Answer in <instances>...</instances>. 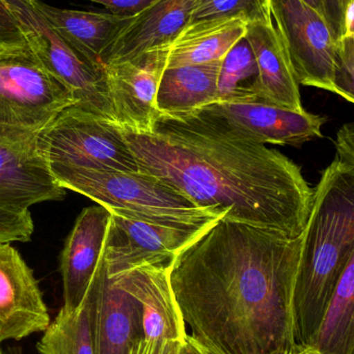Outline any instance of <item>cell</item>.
I'll list each match as a JSON object with an SVG mask.
<instances>
[{
    "label": "cell",
    "instance_id": "obj_22",
    "mask_svg": "<svg viewBox=\"0 0 354 354\" xmlns=\"http://www.w3.org/2000/svg\"><path fill=\"white\" fill-rule=\"evenodd\" d=\"M97 295L93 280L80 307H62L37 343L39 354H96Z\"/></svg>",
    "mask_w": 354,
    "mask_h": 354
},
{
    "label": "cell",
    "instance_id": "obj_19",
    "mask_svg": "<svg viewBox=\"0 0 354 354\" xmlns=\"http://www.w3.org/2000/svg\"><path fill=\"white\" fill-rule=\"evenodd\" d=\"M222 62L166 68L156 95L158 113H189L216 103Z\"/></svg>",
    "mask_w": 354,
    "mask_h": 354
},
{
    "label": "cell",
    "instance_id": "obj_30",
    "mask_svg": "<svg viewBox=\"0 0 354 354\" xmlns=\"http://www.w3.org/2000/svg\"><path fill=\"white\" fill-rule=\"evenodd\" d=\"M105 6L112 14L120 17H132L145 10L157 0H87Z\"/></svg>",
    "mask_w": 354,
    "mask_h": 354
},
{
    "label": "cell",
    "instance_id": "obj_3",
    "mask_svg": "<svg viewBox=\"0 0 354 354\" xmlns=\"http://www.w3.org/2000/svg\"><path fill=\"white\" fill-rule=\"evenodd\" d=\"M354 257V166L335 159L314 189L292 297L293 341L308 351Z\"/></svg>",
    "mask_w": 354,
    "mask_h": 354
},
{
    "label": "cell",
    "instance_id": "obj_8",
    "mask_svg": "<svg viewBox=\"0 0 354 354\" xmlns=\"http://www.w3.org/2000/svg\"><path fill=\"white\" fill-rule=\"evenodd\" d=\"M269 8L299 84L336 93V41L322 15L303 0H269Z\"/></svg>",
    "mask_w": 354,
    "mask_h": 354
},
{
    "label": "cell",
    "instance_id": "obj_31",
    "mask_svg": "<svg viewBox=\"0 0 354 354\" xmlns=\"http://www.w3.org/2000/svg\"><path fill=\"white\" fill-rule=\"evenodd\" d=\"M181 344L179 341L143 338L130 354H180Z\"/></svg>",
    "mask_w": 354,
    "mask_h": 354
},
{
    "label": "cell",
    "instance_id": "obj_4",
    "mask_svg": "<svg viewBox=\"0 0 354 354\" xmlns=\"http://www.w3.org/2000/svg\"><path fill=\"white\" fill-rule=\"evenodd\" d=\"M50 167L64 189L87 196L110 212L181 226L208 227L224 218L143 172L96 171L54 164Z\"/></svg>",
    "mask_w": 354,
    "mask_h": 354
},
{
    "label": "cell",
    "instance_id": "obj_1",
    "mask_svg": "<svg viewBox=\"0 0 354 354\" xmlns=\"http://www.w3.org/2000/svg\"><path fill=\"white\" fill-rule=\"evenodd\" d=\"M303 239L226 218L204 230L168 268L189 335L210 354L299 353L292 297Z\"/></svg>",
    "mask_w": 354,
    "mask_h": 354
},
{
    "label": "cell",
    "instance_id": "obj_33",
    "mask_svg": "<svg viewBox=\"0 0 354 354\" xmlns=\"http://www.w3.org/2000/svg\"><path fill=\"white\" fill-rule=\"evenodd\" d=\"M180 354H210L200 345L191 335L187 333L186 337L181 344Z\"/></svg>",
    "mask_w": 354,
    "mask_h": 354
},
{
    "label": "cell",
    "instance_id": "obj_6",
    "mask_svg": "<svg viewBox=\"0 0 354 354\" xmlns=\"http://www.w3.org/2000/svg\"><path fill=\"white\" fill-rule=\"evenodd\" d=\"M29 47L74 97L75 107L114 120L103 66L67 41L37 8V0H4Z\"/></svg>",
    "mask_w": 354,
    "mask_h": 354
},
{
    "label": "cell",
    "instance_id": "obj_25",
    "mask_svg": "<svg viewBox=\"0 0 354 354\" xmlns=\"http://www.w3.org/2000/svg\"><path fill=\"white\" fill-rule=\"evenodd\" d=\"M228 18L272 22L269 0H195L188 25Z\"/></svg>",
    "mask_w": 354,
    "mask_h": 354
},
{
    "label": "cell",
    "instance_id": "obj_28",
    "mask_svg": "<svg viewBox=\"0 0 354 354\" xmlns=\"http://www.w3.org/2000/svg\"><path fill=\"white\" fill-rule=\"evenodd\" d=\"M27 45L17 17L4 0H0V53Z\"/></svg>",
    "mask_w": 354,
    "mask_h": 354
},
{
    "label": "cell",
    "instance_id": "obj_21",
    "mask_svg": "<svg viewBox=\"0 0 354 354\" xmlns=\"http://www.w3.org/2000/svg\"><path fill=\"white\" fill-rule=\"evenodd\" d=\"M37 4L48 22L67 41L98 64H101L100 57L104 50L129 18L112 12L55 8L41 0H37Z\"/></svg>",
    "mask_w": 354,
    "mask_h": 354
},
{
    "label": "cell",
    "instance_id": "obj_9",
    "mask_svg": "<svg viewBox=\"0 0 354 354\" xmlns=\"http://www.w3.org/2000/svg\"><path fill=\"white\" fill-rule=\"evenodd\" d=\"M110 214L103 253L109 278L139 266L170 264L209 227L181 226Z\"/></svg>",
    "mask_w": 354,
    "mask_h": 354
},
{
    "label": "cell",
    "instance_id": "obj_26",
    "mask_svg": "<svg viewBox=\"0 0 354 354\" xmlns=\"http://www.w3.org/2000/svg\"><path fill=\"white\" fill-rule=\"evenodd\" d=\"M335 88L349 103L354 102V37H342L335 50Z\"/></svg>",
    "mask_w": 354,
    "mask_h": 354
},
{
    "label": "cell",
    "instance_id": "obj_34",
    "mask_svg": "<svg viewBox=\"0 0 354 354\" xmlns=\"http://www.w3.org/2000/svg\"><path fill=\"white\" fill-rule=\"evenodd\" d=\"M303 1L321 15V0H303Z\"/></svg>",
    "mask_w": 354,
    "mask_h": 354
},
{
    "label": "cell",
    "instance_id": "obj_7",
    "mask_svg": "<svg viewBox=\"0 0 354 354\" xmlns=\"http://www.w3.org/2000/svg\"><path fill=\"white\" fill-rule=\"evenodd\" d=\"M74 97L28 44L0 53V124L41 132Z\"/></svg>",
    "mask_w": 354,
    "mask_h": 354
},
{
    "label": "cell",
    "instance_id": "obj_18",
    "mask_svg": "<svg viewBox=\"0 0 354 354\" xmlns=\"http://www.w3.org/2000/svg\"><path fill=\"white\" fill-rule=\"evenodd\" d=\"M94 281L97 295L96 354H130L145 338L141 305L112 283L104 258Z\"/></svg>",
    "mask_w": 354,
    "mask_h": 354
},
{
    "label": "cell",
    "instance_id": "obj_12",
    "mask_svg": "<svg viewBox=\"0 0 354 354\" xmlns=\"http://www.w3.org/2000/svg\"><path fill=\"white\" fill-rule=\"evenodd\" d=\"M10 243H0V345L44 332L51 322L33 270Z\"/></svg>",
    "mask_w": 354,
    "mask_h": 354
},
{
    "label": "cell",
    "instance_id": "obj_13",
    "mask_svg": "<svg viewBox=\"0 0 354 354\" xmlns=\"http://www.w3.org/2000/svg\"><path fill=\"white\" fill-rule=\"evenodd\" d=\"M206 107L263 145H301L322 137L324 118L306 110L292 111L261 100L218 102Z\"/></svg>",
    "mask_w": 354,
    "mask_h": 354
},
{
    "label": "cell",
    "instance_id": "obj_29",
    "mask_svg": "<svg viewBox=\"0 0 354 354\" xmlns=\"http://www.w3.org/2000/svg\"><path fill=\"white\" fill-rule=\"evenodd\" d=\"M351 0H321V15L335 41L344 35V14Z\"/></svg>",
    "mask_w": 354,
    "mask_h": 354
},
{
    "label": "cell",
    "instance_id": "obj_14",
    "mask_svg": "<svg viewBox=\"0 0 354 354\" xmlns=\"http://www.w3.org/2000/svg\"><path fill=\"white\" fill-rule=\"evenodd\" d=\"M195 1L157 0L129 17L102 53V66L170 46L188 25Z\"/></svg>",
    "mask_w": 354,
    "mask_h": 354
},
{
    "label": "cell",
    "instance_id": "obj_27",
    "mask_svg": "<svg viewBox=\"0 0 354 354\" xmlns=\"http://www.w3.org/2000/svg\"><path fill=\"white\" fill-rule=\"evenodd\" d=\"M33 227L28 210L10 212L0 208V243L29 241Z\"/></svg>",
    "mask_w": 354,
    "mask_h": 354
},
{
    "label": "cell",
    "instance_id": "obj_2",
    "mask_svg": "<svg viewBox=\"0 0 354 354\" xmlns=\"http://www.w3.org/2000/svg\"><path fill=\"white\" fill-rule=\"evenodd\" d=\"M121 129L139 172L161 179L200 207L289 237L303 234L314 189L301 167L207 107L158 113L151 132Z\"/></svg>",
    "mask_w": 354,
    "mask_h": 354
},
{
    "label": "cell",
    "instance_id": "obj_36",
    "mask_svg": "<svg viewBox=\"0 0 354 354\" xmlns=\"http://www.w3.org/2000/svg\"><path fill=\"white\" fill-rule=\"evenodd\" d=\"M0 354H6V351L2 349L1 345H0Z\"/></svg>",
    "mask_w": 354,
    "mask_h": 354
},
{
    "label": "cell",
    "instance_id": "obj_35",
    "mask_svg": "<svg viewBox=\"0 0 354 354\" xmlns=\"http://www.w3.org/2000/svg\"><path fill=\"white\" fill-rule=\"evenodd\" d=\"M6 354H22V351L18 347H12V348L8 349Z\"/></svg>",
    "mask_w": 354,
    "mask_h": 354
},
{
    "label": "cell",
    "instance_id": "obj_23",
    "mask_svg": "<svg viewBox=\"0 0 354 354\" xmlns=\"http://www.w3.org/2000/svg\"><path fill=\"white\" fill-rule=\"evenodd\" d=\"M310 351L313 354L354 353V257L341 274Z\"/></svg>",
    "mask_w": 354,
    "mask_h": 354
},
{
    "label": "cell",
    "instance_id": "obj_11",
    "mask_svg": "<svg viewBox=\"0 0 354 354\" xmlns=\"http://www.w3.org/2000/svg\"><path fill=\"white\" fill-rule=\"evenodd\" d=\"M170 46L103 66L112 116L121 128L136 133L153 129L158 115L156 95Z\"/></svg>",
    "mask_w": 354,
    "mask_h": 354
},
{
    "label": "cell",
    "instance_id": "obj_10",
    "mask_svg": "<svg viewBox=\"0 0 354 354\" xmlns=\"http://www.w3.org/2000/svg\"><path fill=\"white\" fill-rule=\"evenodd\" d=\"M39 132L0 124V208L25 212L29 206L64 198L47 158L37 141Z\"/></svg>",
    "mask_w": 354,
    "mask_h": 354
},
{
    "label": "cell",
    "instance_id": "obj_15",
    "mask_svg": "<svg viewBox=\"0 0 354 354\" xmlns=\"http://www.w3.org/2000/svg\"><path fill=\"white\" fill-rule=\"evenodd\" d=\"M110 212L102 205L85 208L67 239L60 258L64 306L77 309L85 301L103 259Z\"/></svg>",
    "mask_w": 354,
    "mask_h": 354
},
{
    "label": "cell",
    "instance_id": "obj_20",
    "mask_svg": "<svg viewBox=\"0 0 354 354\" xmlns=\"http://www.w3.org/2000/svg\"><path fill=\"white\" fill-rule=\"evenodd\" d=\"M247 22L242 18L187 25L170 44L166 68L220 62L245 37Z\"/></svg>",
    "mask_w": 354,
    "mask_h": 354
},
{
    "label": "cell",
    "instance_id": "obj_17",
    "mask_svg": "<svg viewBox=\"0 0 354 354\" xmlns=\"http://www.w3.org/2000/svg\"><path fill=\"white\" fill-rule=\"evenodd\" d=\"M245 37L257 64L258 75L254 85L256 97L284 109L303 111L292 64L272 21L247 23Z\"/></svg>",
    "mask_w": 354,
    "mask_h": 354
},
{
    "label": "cell",
    "instance_id": "obj_24",
    "mask_svg": "<svg viewBox=\"0 0 354 354\" xmlns=\"http://www.w3.org/2000/svg\"><path fill=\"white\" fill-rule=\"evenodd\" d=\"M257 75L253 50L245 37H242L222 59L218 102L259 100L254 93Z\"/></svg>",
    "mask_w": 354,
    "mask_h": 354
},
{
    "label": "cell",
    "instance_id": "obj_16",
    "mask_svg": "<svg viewBox=\"0 0 354 354\" xmlns=\"http://www.w3.org/2000/svg\"><path fill=\"white\" fill-rule=\"evenodd\" d=\"M168 268L170 264H150L109 279L141 305L145 339L183 342L186 326L170 287Z\"/></svg>",
    "mask_w": 354,
    "mask_h": 354
},
{
    "label": "cell",
    "instance_id": "obj_37",
    "mask_svg": "<svg viewBox=\"0 0 354 354\" xmlns=\"http://www.w3.org/2000/svg\"><path fill=\"white\" fill-rule=\"evenodd\" d=\"M306 354H313V353H312V351H310V349H308L307 353H306Z\"/></svg>",
    "mask_w": 354,
    "mask_h": 354
},
{
    "label": "cell",
    "instance_id": "obj_5",
    "mask_svg": "<svg viewBox=\"0 0 354 354\" xmlns=\"http://www.w3.org/2000/svg\"><path fill=\"white\" fill-rule=\"evenodd\" d=\"M49 164L96 170L139 172L116 122L71 106L37 134Z\"/></svg>",
    "mask_w": 354,
    "mask_h": 354
},
{
    "label": "cell",
    "instance_id": "obj_32",
    "mask_svg": "<svg viewBox=\"0 0 354 354\" xmlns=\"http://www.w3.org/2000/svg\"><path fill=\"white\" fill-rule=\"evenodd\" d=\"M337 159L354 166V128L347 124L341 129L337 138Z\"/></svg>",
    "mask_w": 354,
    "mask_h": 354
}]
</instances>
